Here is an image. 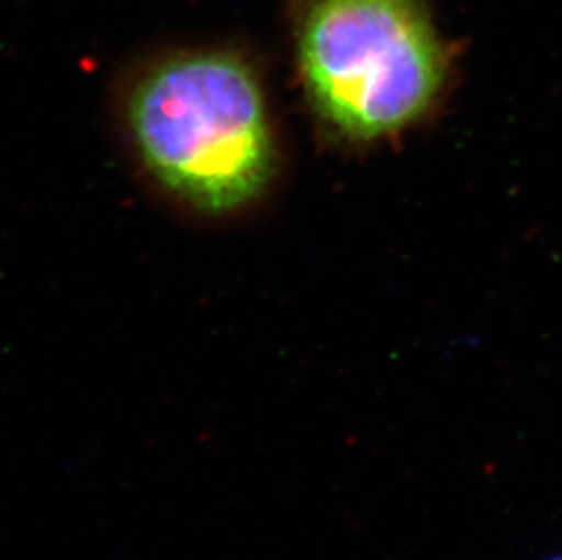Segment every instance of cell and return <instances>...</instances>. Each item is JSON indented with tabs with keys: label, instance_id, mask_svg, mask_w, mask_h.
<instances>
[{
	"label": "cell",
	"instance_id": "2",
	"mask_svg": "<svg viewBox=\"0 0 562 560\" xmlns=\"http://www.w3.org/2000/svg\"><path fill=\"white\" fill-rule=\"evenodd\" d=\"M130 126L151 173L202 210L243 206L270 179L259 80L232 52H191L155 66L133 90Z\"/></svg>",
	"mask_w": 562,
	"mask_h": 560
},
{
	"label": "cell",
	"instance_id": "1",
	"mask_svg": "<svg viewBox=\"0 0 562 560\" xmlns=\"http://www.w3.org/2000/svg\"><path fill=\"white\" fill-rule=\"evenodd\" d=\"M304 86L324 124L373 143L425 119L450 57L425 0H295Z\"/></svg>",
	"mask_w": 562,
	"mask_h": 560
},
{
	"label": "cell",
	"instance_id": "3",
	"mask_svg": "<svg viewBox=\"0 0 562 560\" xmlns=\"http://www.w3.org/2000/svg\"><path fill=\"white\" fill-rule=\"evenodd\" d=\"M544 560H562V553H553V556H548Z\"/></svg>",
	"mask_w": 562,
	"mask_h": 560
}]
</instances>
